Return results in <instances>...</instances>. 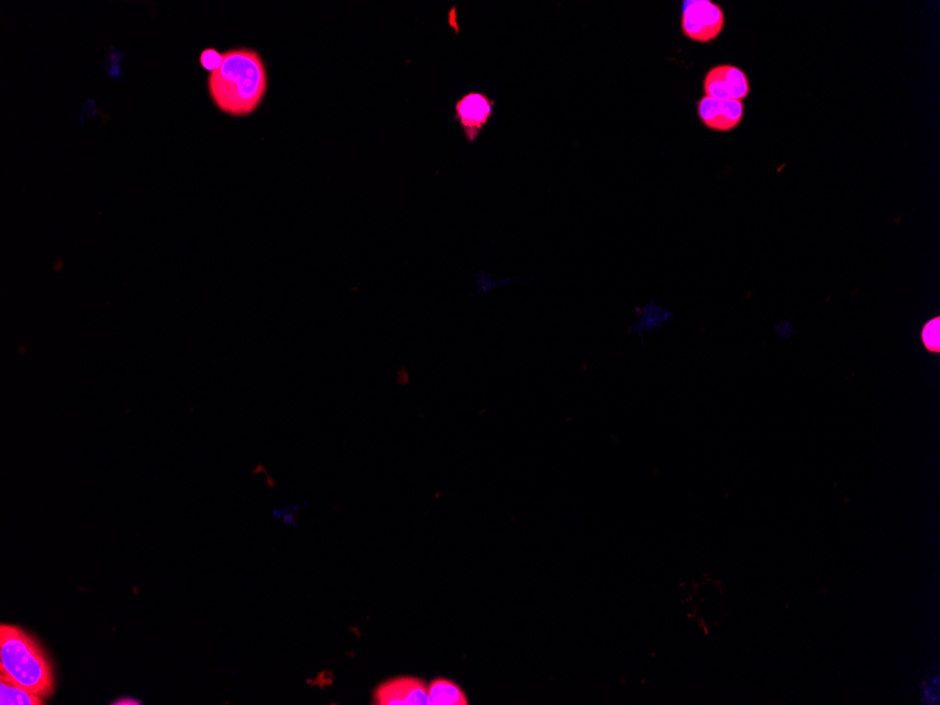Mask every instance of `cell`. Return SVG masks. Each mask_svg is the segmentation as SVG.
I'll return each instance as SVG.
<instances>
[{
    "label": "cell",
    "instance_id": "obj_1",
    "mask_svg": "<svg viewBox=\"0 0 940 705\" xmlns=\"http://www.w3.org/2000/svg\"><path fill=\"white\" fill-rule=\"evenodd\" d=\"M207 85L220 112L233 117L250 116L268 91V72L257 51L235 48L223 54L220 67L210 72Z\"/></svg>",
    "mask_w": 940,
    "mask_h": 705
},
{
    "label": "cell",
    "instance_id": "obj_2",
    "mask_svg": "<svg viewBox=\"0 0 940 705\" xmlns=\"http://www.w3.org/2000/svg\"><path fill=\"white\" fill-rule=\"evenodd\" d=\"M0 676L41 698L54 690L53 669L46 653L30 635L13 625L0 627Z\"/></svg>",
    "mask_w": 940,
    "mask_h": 705
},
{
    "label": "cell",
    "instance_id": "obj_3",
    "mask_svg": "<svg viewBox=\"0 0 940 705\" xmlns=\"http://www.w3.org/2000/svg\"><path fill=\"white\" fill-rule=\"evenodd\" d=\"M724 24V12L710 0H687L683 3L682 31L691 41H714L720 36Z\"/></svg>",
    "mask_w": 940,
    "mask_h": 705
},
{
    "label": "cell",
    "instance_id": "obj_4",
    "mask_svg": "<svg viewBox=\"0 0 940 705\" xmlns=\"http://www.w3.org/2000/svg\"><path fill=\"white\" fill-rule=\"evenodd\" d=\"M705 96L717 100H742L749 95L748 76L734 65H718L707 72L703 85Z\"/></svg>",
    "mask_w": 940,
    "mask_h": 705
},
{
    "label": "cell",
    "instance_id": "obj_5",
    "mask_svg": "<svg viewBox=\"0 0 940 705\" xmlns=\"http://www.w3.org/2000/svg\"><path fill=\"white\" fill-rule=\"evenodd\" d=\"M373 701L379 705H427L428 686L416 677H397L380 684Z\"/></svg>",
    "mask_w": 940,
    "mask_h": 705
},
{
    "label": "cell",
    "instance_id": "obj_6",
    "mask_svg": "<svg viewBox=\"0 0 940 705\" xmlns=\"http://www.w3.org/2000/svg\"><path fill=\"white\" fill-rule=\"evenodd\" d=\"M494 102L479 92H470L456 103V117L469 143L478 138L492 117Z\"/></svg>",
    "mask_w": 940,
    "mask_h": 705
},
{
    "label": "cell",
    "instance_id": "obj_7",
    "mask_svg": "<svg viewBox=\"0 0 940 705\" xmlns=\"http://www.w3.org/2000/svg\"><path fill=\"white\" fill-rule=\"evenodd\" d=\"M701 122L714 131H731L742 122V100H717L704 96L698 102Z\"/></svg>",
    "mask_w": 940,
    "mask_h": 705
},
{
    "label": "cell",
    "instance_id": "obj_8",
    "mask_svg": "<svg viewBox=\"0 0 940 705\" xmlns=\"http://www.w3.org/2000/svg\"><path fill=\"white\" fill-rule=\"evenodd\" d=\"M430 705H468L469 700L458 684L448 679H435L428 686Z\"/></svg>",
    "mask_w": 940,
    "mask_h": 705
},
{
    "label": "cell",
    "instance_id": "obj_9",
    "mask_svg": "<svg viewBox=\"0 0 940 705\" xmlns=\"http://www.w3.org/2000/svg\"><path fill=\"white\" fill-rule=\"evenodd\" d=\"M0 704L2 705H41L44 698L31 693V691L10 682L5 676H0Z\"/></svg>",
    "mask_w": 940,
    "mask_h": 705
},
{
    "label": "cell",
    "instance_id": "obj_10",
    "mask_svg": "<svg viewBox=\"0 0 940 705\" xmlns=\"http://www.w3.org/2000/svg\"><path fill=\"white\" fill-rule=\"evenodd\" d=\"M668 320H669V314H666L665 311L663 310H659L658 313H656V316H653V314H651V311H646L644 316H642L641 319H639L638 323L635 324V326L631 328V333L638 334V335H641V337H644L645 333H648V331L653 330V328H658L662 326V324Z\"/></svg>",
    "mask_w": 940,
    "mask_h": 705
},
{
    "label": "cell",
    "instance_id": "obj_11",
    "mask_svg": "<svg viewBox=\"0 0 940 705\" xmlns=\"http://www.w3.org/2000/svg\"><path fill=\"white\" fill-rule=\"evenodd\" d=\"M940 320L939 317L929 321L925 324L924 330H922V341H924L925 347L931 349L933 352H939L940 347Z\"/></svg>",
    "mask_w": 940,
    "mask_h": 705
},
{
    "label": "cell",
    "instance_id": "obj_12",
    "mask_svg": "<svg viewBox=\"0 0 940 705\" xmlns=\"http://www.w3.org/2000/svg\"><path fill=\"white\" fill-rule=\"evenodd\" d=\"M221 61H223V55L217 53L214 48H206L200 55V64L209 72L216 71L220 67Z\"/></svg>",
    "mask_w": 940,
    "mask_h": 705
},
{
    "label": "cell",
    "instance_id": "obj_13",
    "mask_svg": "<svg viewBox=\"0 0 940 705\" xmlns=\"http://www.w3.org/2000/svg\"><path fill=\"white\" fill-rule=\"evenodd\" d=\"M113 704L131 705V704H140V701L131 700V698H123V700L116 701V703H113Z\"/></svg>",
    "mask_w": 940,
    "mask_h": 705
}]
</instances>
